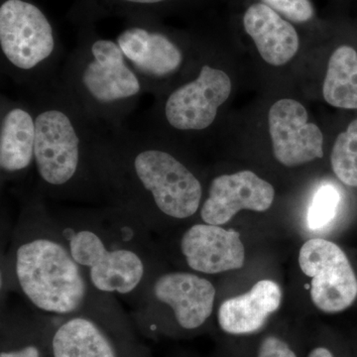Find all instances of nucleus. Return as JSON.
Returning a JSON list of instances; mask_svg holds the SVG:
<instances>
[{
    "label": "nucleus",
    "instance_id": "9",
    "mask_svg": "<svg viewBox=\"0 0 357 357\" xmlns=\"http://www.w3.org/2000/svg\"><path fill=\"white\" fill-rule=\"evenodd\" d=\"M138 349L114 296L86 311L52 321L51 357H139Z\"/></svg>",
    "mask_w": 357,
    "mask_h": 357
},
{
    "label": "nucleus",
    "instance_id": "19",
    "mask_svg": "<svg viewBox=\"0 0 357 357\" xmlns=\"http://www.w3.org/2000/svg\"><path fill=\"white\" fill-rule=\"evenodd\" d=\"M323 95L333 107L357 109V53L351 47H340L331 56Z\"/></svg>",
    "mask_w": 357,
    "mask_h": 357
},
{
    "label": "nucleus",
    "instance_id": "2",
    "mask_svg": "<svg viewBox=\"0 0 357 357\" xmlns=\"http://www.w3.org/2000/svg\"><path fill=\"white\" fill-rule=\"evenodd\" d=\"M6 270L10 288L54 318L79 314L114 296L98 292L89 283L38 191L22 204Z\"/></svg>",
    "mask_w": 357,
    "mask_h": 357
},
{
    "label": "nucleus",
    "instance_id": "22",
    "mask_svg": "<svg viewBox=\"0 0 357 357\" xmlns=\"http://www.w3.org/2000/svg\"><path fill=\"white\" fill-rule=\"evenodd\" d=\"M276 13L294 22H306L314 15V8L309 0H262Z\"/></svg>",
    "mask_w": 357,
    "mask_h": 357
},
{
    "label": "nucleus",
    "instance_id": "13",
    "mask_svg": "<svg viewBox=\"0 0 357 357\" xmlns=\"http://www.w3.org/2000/svg\"><path fill=\"white\" fill-rule=\"evenodd\" d=\"M274 197L273 185L251 171L222 174L211 181L199 217L208 225H225L241 211L269 210Z\"/></svg>",
    "mask_w": 357,
    "mask_h": 357
},
{
    "label": "nucleus",
    "instance_id": "11",
    "mask_svg": "<svg viewBox=\"0 0 357 357\" xmlns=\"http://www.w3.org/2000/svg\"><path fill=\"white\" fill-rule=\"evenodd\" d=\"M117 44L124 57L155 98L173 86L182 72L185 54L165 32L144 26H131L119 35Z\"/></svg>",
    "mask_w": 357,
    "mask_h": 357
},
{
    "label": "nucleus",
    "instance_id": "14",
    "mask_svg": "<svg viewBox=\"0 0 357 357\" xmlns=\"http://www.w3.org/2000/svg\"><path fill=\"white\" fill-rule=\"evenodd\" d=\"M36 121L31 102L1 96L0 173L1 182L20 180L34 168Z\"/></svg>",
    "mask_w": 357,
    "mask_h": 357
},
{
    "label": "nucleus",
    "instance_id": "24",
    "mask_svg": "<svg viewBox=\"0 0 357 357\" xmlns=\"http://www.w3.org/2000/svg\"><path fill=\"white\" fill-rule=\"evenodd\" d=\"M128 6H155L165 3L169 0H116Z\"/></svg>",
    "mask_w": 357,
    "mask_h": 357
},
{
    "label": "nucleus",
    "instance_id": "10",
    "mask_svg": "<svg viewBox=\"0 0 357 357\" xmlns=\"http://www.w3.org/2000/svg\"><path fill=\"white\" fill-rule=\"evenodd\" d=\"M299 265L312 278V303L321 311L342 312L356 300V275L337 244L324 238L310 239L301 248Z\"/></svg>",
    "mask_w": 357,
    "mask_h": 357
},
{
    "label": "nucleus",
    "instance_id": "20",
    "mask_svg": "<svg viewBox=\"0 0 357 357\" xmlns=\"http://www.w3.org/2000/svg\"><path fill=\"white\" fill-rule=\"evenodd\" d=\"M331 162L333 172L344 184L357 188V119L337 136Z\"/></svg>",
    "mask_w": 357,
    "mask_h": 357
},
{
    "label": "nucleus",
    "instance_id": "7",
    "mask_svg": "<svg viewBox=\"0 0 357 357\" xmlns=\"http://www.w3.org/2000/svg\"><path fill=\"white\" fill-rule=\"evenodd\" d=\"M215 296V286L204 277L162 269L136 301L134 321L153 338L163 335L169 321L185 332L198 330L211 318Z\"/></svg>",
    "mask_w": 357,
    "mask_h": 357
},
{
    "label": "nucleus",
    "instance_id": "6",
    "mask_svg": "<svg viewBox=\"0 0 357 357\" xmlns=\"http://www.w3.org/2000/svg\"><path fill=\"white\" fill-rule=\"evenodd\" d=\"M2 70L31 91L53 82L60 53L50 21L26 0H4L0 6Z\"/></svg>",
    "mask_w": 357,
    "mask_h": 357
},
{
    "label": "nucleus",
    "instance_id": "8",
    "mask_svg": "<svg viewBox=\"0 0 357 357\" xmlns=\"http://www.w3.org/2000/svg\"><path fill=\"white\" fill-rule=\"evenodd\" d=\"M231 91L229 74L210 63H204L196 76L174 84L155 98L148 114V130L164 137L173 133L206 130L217 121Z\"/></svg>",
    "mask_w": 357,
    "mask_h": 357
},
{
    "label": "nucleus",
    "instance_id": "17",
    "mask_svg": "<svg viewBox=\"0 0 357 357\" xmlns=\"http://www.w3.org/2000/svg\"><path fill=\"white\" fill-rule=\"evenodd\" d=\"M243 25L260 56L269 65L287 64L299 50V36L295 28L264 3L249 7L244 14Z\"/></svg>",
    "mask_w": 357,
    "mask_h": 357
},
{
    "label": "nucleus",
    "instance_id": "5",
    "mask_svg": "<svg viewBox=\"0 0 357 357\" xmlns=\"http://www.w3.org/2000/svg\"><path fill=\"white\" fill-rule=\"evenodd\" d=\"M58 82L61 88L98 128H123L147 93L117 42L83 40L66 60Z\"/></svg>",
    "mask_w": 357,
    "mask_h": 357
},
{
    "label": "nucleus",
    "instance_id": "12",
    "mask_svg": "<svg viewBox=\"0 0 357 357\" xmlns=\"http://www.w3.org/2000/svg\"><path fill=\"white\" fill-rule=\"evenodd\" d=\"M275 158L282 165L295 167L323 158L321 129L307 122V112L297 100H278L268 114Z\"/></svg>",
    "mask_w": 357,
    "mask_h": 357
},
{
    "label": "nucleus",
    "instance_id": "21",
    "mask_svg": "<svg viewBox=\"0 0 357 357\" xmlns=\"http://www.w3.org/2000/svg\"><path fill=\"white\" fill-rule=\"evenodd\" d=\"M340 202V192L333 185H321L314 194L307 211V222L309 229H321L332 222L337 215Z\"/></svg>",
    "mask_w": 357,
    "mask_h": 357
},
{
    "label": "nucleus",
    "instance_id": "18",
    "mask_svg": "<svg viewBox=\"0 0 357 357\" xmlns=\"http://www.w3.org/2000/svg\"><path fill=\"white\" fill-rule=\"evenodd\" d=\"M1 325L0 357H45L50 351L52 321L10 314Z\"/></svg>",
    "mask_w": 357,
    "mask_h": 357
},
{
    "label": "nucleus",
    "instance_id": "25",
    "mask_svg": "<svg viewBox=\"0 0 357 357\" xmlns=\"http://www.w3.org/2000/svg\"><path fill=\"white\" fill-rule=\"evenodd\" d=\"M307 357H335L333 352L326 347H316L310 352Z\"/></svg>",
    "mask_w": 357,
    "mask_h": 357
},
{
    "label": "nucleus",
    "instance_id": "23",
    "mask_svg": "<svg viewBox=\"0 0 357 357\" xmlns=\"http://www.w3.org/2000/svg\"><path fill=\"white\" fill-rule=\"evenodd\" d=\"M258 357H298L290 345L281 338L269 335L262 340Z\"/></svg>",
    "mask_w": 357,
    "mask_h": 357
},
{
    "label": "nucleus",
    "instance_id": "15",
    "mask_svg": "<svg viewBox=\"0 0 357 357\" xmlns=\"http://www.w3.org/2000/svg\"><path fill=\"white\" fill-rule=\"evenodd\" d=\"M178 248L190 269L206 275L241 269L245 259L239 232L222 225H192L181 237Z\"/></svg>",
    "mask_w": 357,
    "mask_h": 357
},
{
    "label": "nucleus",
    "instance_id": "16",
    "mask_svg": "<svg viewBox=\"0 0 357 357\" xmlns=\"http://www.w3.org/2000/svg\"><path fill=\"white\" fill-rule=\"evenodd\" d=\"M281 302L278 284L271 280L257 282L249 292L223 301L218 310V326L232 335L256 333L279 309Z\"/></svg>",
    "mask_w": 357,
    "mask_h": 357
},
{
    "label": "nucleus",
    "instance_id": "4",
    "mask_svg": "<svg viewBox=\"0 0 357 357\" xmlns=\"http://www.w3.org/2000/svg\"><path fill=\"white\" fill-rule=\"evenodd\" d=\"M30 102L36 121L37 191L66 201L102 199L93 163L98 126L73 102L57 79L32 91Z\"/></svg>",
    "mask_w": 357,
    "mask_h": 357
},
{
    "label": "nucleus",
    "instance_id": "1",
    "mask_svg": "<svg viewBox=\"0 0 357 357\" xmlns=\"http://www.w3.org/2000/svg\"><path fill=\"white\" fill-rule=\"evenodd\" d=\"M93 163L103 198L154 234L167 222L188 220L201 208V180L168 138L153 131L98 128Z\"/></svg>",
    "mask_w": 357,
    "mask_h": 357
},
{
    "label": "nucleus",
    "instance_id": "3",
    "mask_svg": "<svg viewBox=\"0 0 357 357\" xmlns=\"http://www.w3.org/2000/svg\"><path fill=\"white\" fill-rule=\"evenodd\" d=\"M52 217L98 292L137 301L162 270L153 232L123 208L109 204L52 213Z\"/></svg>",
    "mask_w": 357,
    "mask_h": 357
}]
</instances>
